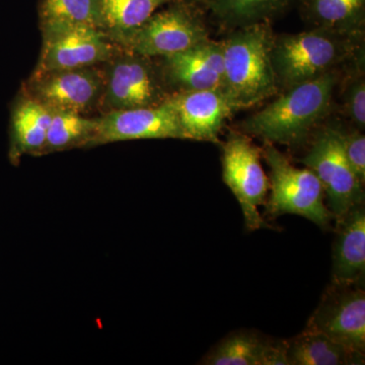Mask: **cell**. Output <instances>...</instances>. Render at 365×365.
I'll list each match as a JSON object with an SVG mask.
<instances>
[{
	"label": "cell",
	"instance_id": "cell-1",
	"mask_svg": "<svg viewBox=\"0 0 365 365\" xmlns=\"http://www.w3.org/2000/svg\"><path fill=\"white\" fill-rule=\"evenodd\" d=\"M339 71L290 86L264 109L245 119L241 131L265 143L297 145L304 143L332 107Z\"/></svg>",
	"mask_w": 365,
	"mask_h": 365
},
{
	"label": "cell",
	"instance_id": "cell-2",
	"mask_svg": "<svg viewBox=\"0 0 365 365\" xmlns=\"http://www.w3.org/2000/svg\"><path fill=\"white\" fill-rule=\"evenodd\" d=\"M271 23L235 29L222 41L223 93L235 110L253 107L279 91L271 60Z\"/></svg>",
	"mask_w": 365,
	"mask_h": 365
},
{
	"label": "cell",
	"instance_id": "cell-3",
	"mask_svg": "<svg viewBox=\"0 0 365 365\" xmlns=\"http://www.w3.org/2000/svg\"><path fill=\"white\" fill-rule=\"evenodd\" d=\"M364 36L322 28L274 37L271 60L279 91L319 78L364 55Z\"/></svg>",
	"mask_w": 365,
	"mask_h": 365
},
{
	"label": "cell",
	"instance_id": "cell-4",
	"mask_svg": "<svg viewBox=\"0 0 365 365\" xmlns=\"http://www.w3.org/2000/svg\"><path fill=\"white\" fill-rule=\"evenodd\" d=\"M262 155L270 169L271 195L266 201L268 217L299 215L319 227H328L333 215L326 205L323 186L313 170L295 167L274 143H265Z\"/></svg>",
	"mask_w": 365,
	"mask_h": 365
},
{
	"label": "cell",
	"instance_id": "cell-5",
	"mask_svg": "<svg viewBox=\"0 0 365 365\" xmlns=\"http://www.w3.org/2000/svg\"><path fill=\"white\" fill-rule=\"evenodd\" d=\"M198 0H178L155 11L125 40L122 48L148 58L186 51L210 39Z\"/></svg>",
	"mask_w": 365,
	"mask_h": 365
},
{
	"label": "cell",
	"instance_id": "cell-6",
	"mask_svg": "<svg viewBox=\"0 0 365 365\" xmlns=\"http://www.w3.org/2000/svg\"><path fill=\"white\" fill-rule=\"evenodd\" d=\"M107 64L98 111L106 113L162 105L170 91L153 58L122 50Z\"/></svg>",
	"mask_w": 365,
	"mask_h": 365
},
{
	"label": "cell",
	"instance_id": "cell-7",
	"mask_svg": "<svg viewBox=\"0 0 365 365\" xmlns=\"http://www.w3.org/2000/svg\"><path fill=\"white\" fill-rule=\"evenodd\" d=\"M261 158V148L242 131L230 132L223 143L222 180L241 206L249 232L269 227L259 212L270 189Z\"/></svg>",
	"mask_w": 365,
	"mask_h": 365
},
{
	"label": "cell",
	"instance_id": "cell-8",
	"mask_svg": "<svg viewBox=\"0 0 365 365\" xmlns=\"http://www.w3.org/2000/svg\"><path fill=\"white\" fill-rule=\"evenodd\" d=\"M42 50L33 73L98 66L123 50L105 31L86 26H41Z\"/></svg>",
	"mask_w": 365,
	"mask_h": 365
},
{
	"label": "cell",
	"instance_id": "cell-9",
	"mask_svg": "<svg viewBox=\"0 0 365 365\" xmlns=\"http://www.w3.org/2000/svg\"><path fill=\"white\" fill-rule=\"evenodd\" d=\"M302 162L321 182L336 222L364 203V184L346 160L337 125L318 132Z\"/></svg>",
	"mask_w": 365,
	"mask_h": 365
},
{
	"label": "cell",
	"instance_id": "cell-10",
	"mask_svg": "<svg viewBox=\"0 0 365 365\" xmlns=\"http://www.w3.org/2000/svg\"><path fill=\"white\" fill-rule=\"evenodd\" d=\"M98 66L33 73L23 91L50 110L86 115L100 107L106 71Z\"/></svg>",
	"mask_w": 365,
	"mask_h": 365
},
{
	"label": "cell",
	"instance_id": "cell-11",
	"mask_svg": "<svg viewBox=\"0 0 365 365\" xmlns=\"http://www.w3.org/2000/svg\"><path fill=\"white\" fill-rule=\"evenodd\" d=\"M306 330L324 334L365 352V292L361 284L330 285L307 322Z\"/></svg>",
	"mask_w": 365,
	"mask_h": 365
},
{
	"label": "cell",
	"instance_id": "cell-12",
	"mask_svg": "<svg viewBox=\"0 0 365 365\" xmlns=\"http://www.w3.org/2000/svg\"><path fill=\"white\" fill-rule=\"evenodd\" d=\"M139 139L186 140L174 112L165 102L155 107L121 110L97 118V128L88 148Z\"/></svg>",
	"mask_w": 365,
	"mask_h": 365
},
{
	"label": "cell",
	"instance_id": "cell-13",
	"mask_svg": "<svg viewBox=\"0 0 365 365\" xmlns=\"http://www.w3.org/2000/svg\"><path fill=\"white\" fill-rule=\"evenodd\" d=\"M174 112L186 140L217 143L225 123L237 112L223 91H174L165 101Z\"/></svg>",
	"mask_w": 365,
	"mask_h": 365
},
{
	"label": "cell",
	"instance_id": "cell-14",
	"mask_svg": "<svg viewBox=\"0 0 365 365\" xmlns=\"http://www.w3.org/2000/svg\"><path fill=\"white\" fill-rule=\"evenodd\" d=\"M160 72L170 93L223 91L222 42L209 39L186 51L163 57Z\"/></svg>",
	"mask_w": 365,
	"mask_h": 365
},
{
	"label": "cell",
	"instance_id": "cell-15",
	"mask_svg": "<svg viewBox=\"0 0 365 365\" xmlns=\"http://www.w3.org/2000/svg\"><path fill=\"white\" fill-rule=\"evenodd\" d=\"M200 364L289 365L287 341L269 339L254 331H235L211 348Z\"/></svg>",
	"mask_w": 365,
	"mask_h": 365
},
{
	"label": "cell",
	"instance_id": "cell-16",
	"mask_svg": "<svg viewBox=\"0 0 365 365\" xmlns=\"http://www.w3.org/2000/svg\"><path fill=\"white\" fill-rule=\"evenodd\" d=\"M333 249L332 283L364 284L365 275V210L364 204L351 209L337 222Z\"/></svg>",
	"mask_w": 365,
	"mask_h": 365
},
{
	"label": "cell",
	"instance_id": "cell-17",
	"mask_svg": "<svg viewBox=\"0 0 365 365\" xmlns=\"http://www.w3.org/2000/svg\"><path fill=\"white\" fill-rule=\"evenodd\" d=\"M51 119L49 108L21 91L11 112V158L19 160L26 153L39 155Z\"/></svg>",
	"mask_w": 365,
	"mask_h": 365
},
{
	"label": "cell",
	"instance_id": "cell-18",
	"mask_svg": "<svg viewBox=\"0 0 365 365\" xmlns=\"http://www.w3.org/2000/svg\"><path fill=\"white\" fill-rule=\"evenodd\" d=\"M302 20L312 28L364 36L365 0H297Z\"/></svg>",
	"mask_w": 365,
	"mask_h": 365
},
{
	"label": "cell",
	"instance_id": "cell-19",
	"mask_svg": "<svg viewBox=\"0 0 365 365\" xmlns=\"http://www.w3.org/2000/svg\"><path fill=\"white\" fill-rule=\"evenodd\" d=\"M206 13L222 28L235 30L271 23L289 11L297 0H198Z\"/></svg>",
	"mask_w": 365,
	"mask_h": 365
},
{
	"label": "cell",
	"instance_id": "cell-20",
	"mask_svg": "<svg viewBox=\"0 0 365 365\" xmlns=\"http://www.w3.org/2000/svg\"><path fill=\"white\" fill-rule=\"evenodd\" d=\"M289 365L364 364V353L341 344L324 334L304 329L287 341Z\"/></svg>",
	"mask_w": 365,
	"mask_h": 365
},
{
	"label": "cell",
	"instance_id": "cell-21",
	"mask_svg": "<svg viewBox=\"0 0 365 365\" xmlns=\"http://www.w3.org/2000/svg\"><path fill=\"white\" fill-rule=\"evenodd\" d=\"M175 1L178 0H101L104 31L122 47L158 9Z\"/></svg>",
	"mask_w": 365,
	"mask_h": 365
},
{
	"label": "cell",
	"instance_id": "cell-22",
	"mask_svg": "<svg viewBox=\"0 0 365 365\" xmlns=\"http://www.w3.org/2000/svg\"><path fill=\"white\" fill-rule=\"evenodd\" d=\"M51 111V123L39 155L71 148H88L97 128V118L59 110Z\"/></svg>",
	"mask_w": 365,
	"mask_h": 365
},
{
	"label": "cell",
	"instance_id": "cell-23",
	"mask_svg": "<svg viewBox=\"0 0 365 365\" xmlns=\"http://www.w3.org/2000/svg\"><path fill=\"white\" fill-rule=\"evenodd\" d=\"M40 26H86L104 31L101 0H40Z\"/></svg>",
	"mask_w": 365,
	"mask_h": 365
},
{
	"label": "cell",
	"instance_id": "cell-24",
	"mask_svg": "<svg viewBox=\"0 0 365 365\" xmlns=\"http://www.w3.org/2000/svg\"><path fill=\"white\" fill-rule=\"evenodd\" d=\"M344 106L353 126L364 131L365 127V76L364 66L348 81L344 93Z\"/></svg>",
	"mask_w": 365,
	"mask_h": 365
},
{
	"label": "cell",
	"instance_id": "cell-25",
	"mask_svg": "<svg viewBox=\"0 0 365 365\" xmlns=\"http://www.w3.org/2000/svg\"><path fill=\"white\" fill-rule=\"evenodd\" d=\"M341 146L350 167L354 170L360 182H365V137L361 130L355 128L347 130L337 126Z\"/></svg>",
	"mask_w": 365,
	"mask_h": 365
}]
</instances>
